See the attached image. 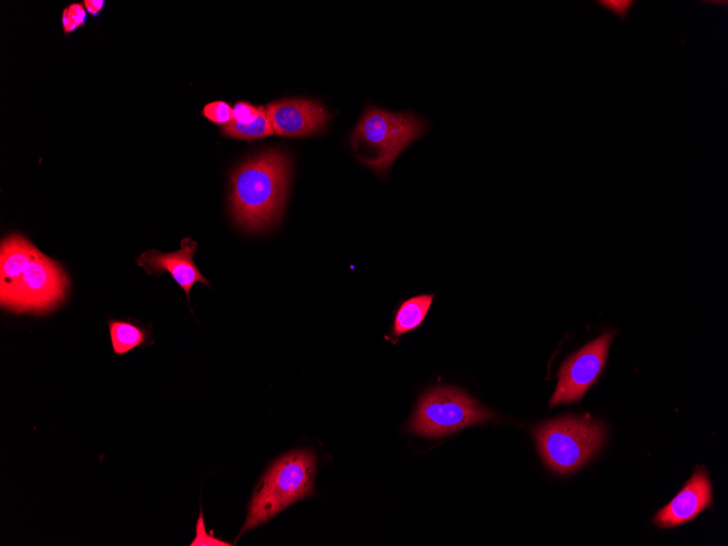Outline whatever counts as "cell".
Instances as JSON below:
<instances>
[{
    "mask_svg": "<svg viewBox=\"0 0 728 546\" xmlns=\"http://www.w3.org/2000/svg\"><path fill=\"white\" fill-rule=\"evenodd\" d=\"M69 288L59 263L43 254L25 236L12 233L1 242L0 304L15 313H46L57 308Z\"/></svg>",
    "mask_w": 728,
    "mask_h": 546,
    "instance_id": "cell-1",
    "label": "cell"
},
{
    "mask_svg": "<svg viewBox=\"0 0 728 546\" xmlns=\"http://www.w3.org/2000/svg\"><path fill=\"white\" fill-rule=\"evenodd\" d=\"M290 160L279 149H266L241 163L231 174L230 210L247 231L276 226L283 213Z\"/></svg>",
    "mask_w": 728,
    "mask_h": 546,
    "instance_id": "cell-2",
    "label": "cell"
},
{
    "mask_svg": "<svg viewBox=\"0 0 728 546\" xmlns=\"http://www.w3.org/2000/svg\"><path fill=\"white\" fill-rule=\"evenodd\" d=\"M429 130V121L410 110L392 112L368 105L351 132L350 144L359 161L384 177L404 149Z\"/></svg>",
    "mask_w": 728,
    "mask_h": 546,
    "instance_id": "cell-3",
    "label": "cell"
},
{
    "mask_svg": "<svg viewBox=\"0 0 728 546\" xmlns=\"http://www.w3.org/2000/svg\"><path fill=\"white\" fill-rule=\"evenodd\" d=\"M315 471L316 458L308 450L292 451L276 461L255 489L241 534L310 496L313 493Z\"/></svg>",
    "mask_w": 728,
    "mask_h": 546,
    "instance_id": "cell-4",
    "label": "cell"
},
{
    "mask_svg": "<svg viewBox=\"0 0 728 546\" xmlns=\"http://www.w3.org/2000/svg\"><path fill=\"white\" fill-rule=\"evenodd\" d=\"M605 437L602 423L575 416L549 421L534 432L543 461L560 474L583 465L600 448Z\"/></svg>",
    "mask_w": 728,
    "mask_h": 546,
    "instance_id": "cell-5",
    "label": "cell"
},
{
    "mask_svg": "<svg viewBox=\"0 0 728 546\" xmlns=\"http://www.w3.org/2000/svg\"><path fill=\"white\" fill-rule=\"evenodd\" d=\"M493 418L490 411L464 391L437 387L422 397L409 423V432L437 438Z\"/></svg>",
    "mask_w": 728,
    "mask_h": 546,
    "instance_id": "cell-6",
    "label": "cell"
},
{
    "mask_svg": "<svg viewBox=\"0 0 728 546\" xmlns=\"http://www.w3.org/2000/svg\"><path fill=\"white\" fill-rule=\"evenodd\" d=\"M614 331L585 344L570 355L558 371V384L550 399V408L579 401L603 372Z\"/></svg>",
    "mask_w": 728,
    "mask_h": 546,
    "instance_id": "cell-7",
    "label": "cell"
},
{
    "mask_svg": "<svg viewBox=\"0 0 728 546\" xmlns=\"http://www.w3.org/2000/svg\"><path fill=\"white\" fill-rule=\"evenodd\" d=\"M275 133L287 137H302L321 133L331 118L318 100L287 98L266 106Z\"/></svg>",
    "mask_w": 728,
    "mask_h": 546,
    "instance_id": "cell-8",
    "label": "cell"
},
{
    "mask_svg": "<svg viewBox=\"0 0 728 546\" xmlns=\"http://www.w3.org/2000/svg\"><path fill=\"white\" fill-rule=\"evenodd\" d=\"M196 247L197 243L193 239L184 238L178 251L162 253L156 250H148L137 258V264L148 275L169 272L190 300V291L194 283L199 282L208 287L210 286V281L202 275L193 260Z\"/></svg>",
    "mask_w": 728,
    "mask_h": 546,
    "instance_id": "cell-9",
    "label": "cell"
},
{
    "mask_svg": "<svg viewBox=\"0 0 728 546\" xmlns=\"http://www.w3.org/2000/svg\"><path fill=\"white\" fill-rule=\"evenodd\" d=\"M712 485L704 470H697L677 496L654 518L660 527H674L694 519L712 503Z\"/></svg>",
    "mask_w": 728,
    "mask_h": 546,
    "instance_id": "cell-10",
    "label": "cell"
},
{
    "mask_svg": "<svg viewBox=\"0 0 728 546\" xmlns=\"http://www.w3.org/2000/svg\"><path fill=\"white\" fill-rule=\"evenodd\" d=\"M434 294H421L403 301L396 312L391 335L401 337L417 328L425 319Z\"/></svg>",
    "mask_w": 728,
    "mask_h": 546,
    "instance_id": "cell-11",
    "label": "cell"
},
{
    "mask_svg": "<svg viewBox=\"0 0 728 546\" xmlns=\"http://www.w3.org/2000/svg\"><path fill=\"white\" fill-rule=\"evenodd\" d=\"M108 327L113 352L118 355L143 345L147 339L146 330L129 320L110 319Z\"/></svg>",
    "mask_w": 728,
    "mask_h": 546,
    "instance_id": "cell-12",
    "label": "cell"
},
{
    "mask_svg": "<svg viewBox=\"0 0 728 546\" xmlns=\"http://www.w3.org/2000/svg\"><path fill=\"white\" fill-rule=\"evenodd\" d=\"M221 131L226 136L244 141H253L275 134L267 109L263 106H260L259 114L253 123L248 125H238L230 122L222 125Z\"/></svg>",
    "mask_w": 728,
    "mask_h": 546,
    "instance_id": "cell-13",
    "label": "cell"
},
{
    "mask_svg": "<svg viewBox=\"0 0 728 546\" xmlns=\"http://www.w3.org/2000/svg\"><path fill=\"white\" fill-rule=\"evenodd\" d=\"M203 116L213 123L221 126L233 120L232 107L223 100H217L205 105L203 108Z\"/></svg>",
    "mask_w": 728,
    "mask_h": 546,
    "instance_id": "cell-14",
    "label": "cell"
},
{
    "mask_svg": "<svg viewBox=\"0 0 728 546\" xmlns=\"http://www.w3.org/2000/svg\"><path fill=\"white\" fill-rule=\"evenodd\" d=\"M86 12L84 5L81 3H72L63 10L62 26L65 34L74 32L80 26H83L86 21Z\"/></svg>",
    "mask_w": 728,
    "mask_h": 546,
    "instance_id": "cell-15",
    "label": "cell"
},
{
    "mask_svg": "<svg viewBox=\"0 0 728 546\" xmlns=\"http://www.w3.org/2000/svg\"><path fill=\"white\" fill-rule=\"evenodd\" d=\"M260 111V106L255 107L246 101H239L232 108L233 120L231 122L238 125H248L253 123Z\"/></svg>",
    "mask_w": 728,
    "mask_h": 546,
    "instance_id": "cell-16",
    "label": "cell"
},
{
    "mask_svg": "<svg viewBox=\"0 0 728 546\" xmlns=\"http://www.w3.org/2000/svg\"><path fill=\"white\" fill-rule=\"evenodd\" d=\"M596 4L614 13L620 21H626L635 1L633 0H598Z\"/></svg>",
    "mask_w": 728,
    "mask_h": 546,
    "instance_id": "cell-17",
    "label": "cell"
},
{
    "mask_svg": "<svg viewBox=\"0 0 728 546\" xmlns=\"http://www.w3.org/2000/svg\"><path fill=\"white\" fill-rule=\"evenodd\" d=\"M192 546L196 545H217V546H229L232 545L230 543L222 542L218 538H215L210 535H208L205 532V525H204V520H203V514L202 512L199 513V518L197 520L196 524V537L191 544Z\"/></svg>",
    "mask_w": 728,
    "mask_h": 546,
    "instance_id": "cell-18",
    "label": "cell"
},
{
    "mask_svg": "<svg viewBox=\"0 0 728 546\" xmlns=\"http://www.w3.org/2000/svg\"><path fill=\"white\" fill-rule=\"evenodd\" d=\"M83 5L85 7L86 11L90 15H97L104 8L105 1L104 0H85L83 2Z\"/></svg>",
    "mask_w": 728,
    "mask_h": 546,
    "instance_id": "cell-19",
    "label": "cell"
}]
</instances>
